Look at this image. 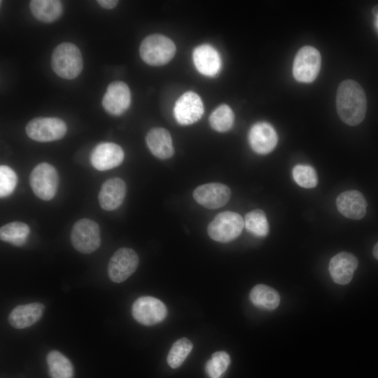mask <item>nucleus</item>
Listing matches in <instances>:
<instances>
[{
	"label": "nucleus",
	"mask_w": 378,
	"mask_h": 378,
	"mask_svg": "<svg viewBox=\"0 0 378 378\" xmlns=\"http://www.w3.org/2000/svg\"><path fill=\"white\" fill-rule=\"evenodd\" d=\"M249 298L255 307L265 310H274L280 303L278 292L265 284L255 286L250 292Z\"/></svg>",
	"instance_id": "nucleus-22"
},
{
	"label": "nucleus",
	"mask_w": 378,
	"mask_h": 378,
	"mask_svg": "<svg viewBox=\"0 0 378 378\" xmlns=\"http://www.w3.org/2000/svg\"><path fill=\"white\" fill-rule=\"evenodd\" d=\"M146 142L152 154L160 159L165 160L174 155L172 136L164 128L151 129L146 136Z\"/></svg>",
	"instance_id": "nucleus-21"
},
{
	"label": "nucleus",
	"mask_w": 378,
	"mask_h": 378,
	"mask_svg": "<svg viewBox=\"0 0 378 378\" xmlns=\"http://www.w3.org/2000/svg\"><path fill=\"white\" fill-rule=\"evenodd\" d=\"M132 314L137 322L149 326L162 322L167 315V309L158 298L142 296L133 303Z\"/></svg>",
	"instance_id": "nucleus-9"
},
{
	"label": "nucleus",
	"mask_w": 378,
	"mask_h": 378,
	"mask_svg": "<svg viewBox=\"0 0 378 378\" xmlns=\"http://www.w3.org/2000/svg\"><path fill=\"white\" fill-rule=\"evenodd\" d=\"M125 157L122 148L111 142L97 145L90 155L92 165L99 171H106L119 166Z\"/></svg>",
	"instance_id": "nucleus-14"
},
{
	"label": "nucleus",
	"mask_w": 378,
	"mask_h": 378,
	"mask_svg": "<svg viewBox=\"0 0 378 378\" xmlns=\"http://www.w3.org/2000/svg\"><path fill=\"white\" fill-rule=\"evenodd\" d=\"M193 62L197 71L206 76H214L221 68V60L217 50L208 44L197 46L193 51Z\"/></svg>",
	"instance_id": "nucleus-19"
},
{
	"label": "nucleus",
	"mask_w": 378,
	"mask_h": 378,
	"mask_svg": "<svg viewBox=\"0 0 378 378\" xmlns=\"http://www.w3.org/2000/svg\"><path fill=\"white\" fill-rule=\"evenodd\" d=\"M48 372L51 378H73L74 367L61 352L53 350L46 357Z\"/></svg>",
	"instance_id": "nucleus-24"
},
{
	"label": "nucleus",
	"mask_w": 378,
	"mask_h": 378,
	"mask_svg": "<svg viewBox=\"0 0 378 378\" xmlns=\"http://www.w3.org/2000/svg\"><path fill=\"white\" fill-rule=\"evenodd\" d=\"M176 46L167 36L154 34L146 36L141 42L139 54L142 60L151 66L167 64L174 56Z\"/></svg>",
	"instance_id": "nucleus-3"
},
{
	"label": "nucleus",
	"mask_w": 378,
	"mask_h": 378,
	"mask_svg": "<svg viewBox=\"0 0 378 378\" xmlns=\"http://www.w3.org/2000/svg\"><path fill=\"white\" fill-rule=\"evenodd\" d=\"M29 185L34 195L41 200H52L59 185V176L56 169L47 162L37 164L31 172Z\"/></svg>",
	"instance_id": "nucleus-5"
},
{
	"label": "nucleus",
	"mask_w": 378,
	"mask_h": 378,
	"mask_svg": "<svg viewBox=\"0 0 378 378\" xmlns=\"http://www.w3.org/2000/svg\"><path fill=\"white\" fill-rule=\"evenodd\" d=\"M293 177L298 185L304 188H312L318 183V176L310 165L297 164L293 169Z\"/></svg>",
	"instance_id": "nucleus-29"
},
{
	"label": "nucleus",
	"mask_w": 378,
	"mask_h": 378,
	"mask_svg": "<svg viewBox=\"0 0 378 378\" xmlns=\"http://www.w3.org/2000/svg\"><path fill=\"white\" fill-rule=\"evenodd\" d=\"M230 363V358L225 351L213 354L211 358L205 365V370L210 378H219Z\"/></svg>",
	"instance_id": "nucleus-30"
},
{
	"label": "nucleus",
	"mask_w": 378,
	"mask_h": 378,
	"mask_svg": "<svg viewBox=\"0 0 378 378\" xmlns=\"http://www.w3.org/2000/svg\"><path fill=\"white\" fill-rule=\"evenodd\" d=\"M192 347V343L186 337L176 340L167 355V360L169 365L172 368H178L189 355Z\"/></svg>",
	"instance_id": "nucleus-28"
},
{
	"label": "nucleus",
	"mask_w": 378,
	"mask_h": 378,
	"mask_svg": "<svg viewBox=\"0 0 378 378\" xmlns=\"http://www.w3.org/2000/svg\"><path fill=\"white\" fill-rule=\"evenodd\" d=\"M127 192L125 181L118 177L107 179L101 187L98 195L100 206L105 211L118 209L122 203Z\"/></svg>",
	"instance_id": "nucleus-16"
},
{
	"label": "nucleus",
	"mask_w": 378,
	"mask_h": 378,
	"mask_svg": "<svg viewBox=\"0 0 378 378\" xmlns=\"http://www.w3.org/2000/svg\"><path fill=\"white\" fill-rule=\"evenodd\" d=\"M248 141L251 148L255 153L267 154L275 148L278 136L275 130L270 124L259 122L251 128Z\"/></svg>",
	"instance_id": "nucleus-15"
},
{
	"label": "nucleus",
	"mask_w": 378,
	"mask_h": 378,
	"mask_svg": "<svg viewBox=\"0 0 378 378\" xmlns=\"http://www.w3.org/2000/svg\"><path fill=\"white\" fill-rule=\"evenodd\" d=\"M358 260L352 253L342 251L329 262V272L333 281L340 285L348 284L358 267Z\"/></svg>",
	"instance_id": "nucleus-17"
},
{
	"label": "nucleus",
	"mask_w": 378,
	"mask_h": 378,
	"mask_svg": "<svg viewBox=\"0 0 378 378\" xmlns=\"http://www.w3.org/2000/svg\"><path fill=\"white\" fill-rule=\"evenodd\" d=\"M51 66L53 71L65 79L76 78L83 69V59L79 48L71 43H62L52 52Z\"/></svg>",
	"instance_id": "nucleus-2"
},
{
	"label": "nucleus",
	"mask_w": 378,
	"mask_h": 378,
	"mask_svg": "<svg viewBox=\"0 0 378 378\" xmlns=\"http://www.w3.org/2000/svg\"><path fill=\"white\" fill-rule=\"evenodd\" d=\"M229 187L220 183H209L198 186L193 192L195 201L207 209H218L230 200Z\"/></svg>",
	"instance_id": "nucleus-13"
},
{
	"label": "nucleus",
	"mask_w": 378,
	"mask_h": 378,
	"mask_svg": "<svg viewBox=\"0 0 378 378\" xmlns=\"http://www.w3.org/2000/svg\"><path fill=\"white\" fill-rule=\"evenodd\" d=\"M18 183L15 172L8 166H0V196L5 197L10 195L15 190Z\"/></svg>",
	"instance_id": "nucleus-31"
},
{
	"label": "nucleus",
	"mask_w": 378,
	"mask_h": 378,
	"mask_svg": "<svg viewBox=\"0 0 378 378\" xmlns=\"http://www.w3.org/2000/svg\"><path fill=\"white\" fill-rule=\"evenodd\" d=\"M139 265L136 253L130 248H120L111 256L108 265V276L115 283H121L130 277Z\"/></svg>",
	"instance_id": "nucleus-10"
},
{
	"label": "nucleus",
	"mask_w": 378,
	"mask_h": 378,
	"mask_svg": "<svg viewBox=\"0 0 378 378\" xmlns=\"http://www.w3.org/2000/svg\"><path fill=\"white\" fill-rule=\"evenodd\" d=\"M29 233V225L20 221L8 223L0 228L1 239L17 246L25 244Z\"/></svg>",
	"instance_id": "nucleus-25"
},
{
	"label": "nucleus",
	"mask_w": 378,
	"mask_h": 378,
	"mask_svg": "<svg viewBox=\"0 0 378 378\" xmlns=\"http://www.w3.org/2000/svg\"><path fill=\"white\" fill-rule=\"evenodd\" d=\"M246 229L258 237H265L269 232V224L265 212L255 209L247 213L244 218Z\"/></svg>",
	"instance_id": "nucleus-27"
},
{
	"label": "nucleus",
	"mask_w": 378,
	"mask_h": 378,
	"mask_svg": "<svg viewBox=\"0 0 378 378\" xmlns=\"http://www.w3.org/2000/svg\"><path fill=\"white\" fill-rule=\"evenodd\" d=\"M29 6L33 15L43 22L56 20L62 12V4L57 0H32Z\"/></svg>",
	"instance_id": "nucleus-23"
},
{
	"label": "nucleus",
	"mask_w": 378,
	"mask_h": 378,
	"mask_svg": "<svg viewBox=\"0 0 378 378\" xmlns=\"http://www.w3.org/2000/svg\"><path fill=\"white\" fill-rule=\"evenodd\" d=\"M321 63V54L316 48L310 46H303L298 51L294 59V78L301 83H312L319 73Z\"/></svg>",
	"instance_id": "nucleus-8"
},
{
	"label": "nucleus",
	"mask_w": 378,
	"mask_h": 378,
	"mask_svg": "<svg viewBox=\"0 0 378 378\" xmlns=\"http://www.w3.org/2000/svg\"><path fill=\"white\" fill-rule=\"evenodd\" d=\"M234 118V113L231 108L226 104H222L210 115L209 124L214 130L225 132L232 127Z\"/></svg>",
	"instance_id": "nucleus-26"
},
{
	"label": "nucleus",
	"mask_w": 378,
	"mask_h": 378,
	"mask_svg": "<svg viewBox=\"0 0 378 378\" xmlns=\"http://www.w3.org/2000/svg\"><path fill=\"white\" fill-rule=\"evenodd\" d=\"M336 206L338 211L345 217L359 220L366 214L367 202L360 192L351 190L343 192L337 196Z\"/></svg>",
	"instance_id": "nucleus-18"
},
{
	"label": "nucleus",
	"mask_w": 378,
	"mask_h": 378,
	"mask_svg": "<svg viewBox=\"0 0 378 378\" xmlns=\"http://www.w3.org/2000/svg\"><path fill=\"white\" fill-rule=\"evenodd\" d=\"M70 238L76 250L85 254L91 253L101 244L99 227L91 219L81 218L74 224Z\"/></svg>",
	"instance_id": "nucleus-6"
},
{
	"label": "nucleus",
	"mask_w": 378,
	"mask_h": 378,
	"mask_svg": "<svg viewBox=\"0 0 378 378\" xmlns=\"http://www.w3.org/2000/svg\"><path fill=\"white\" fill-rule=\"evenodd\" d=\"M174 113L176 121L181 125H191L197 122L204 113L200 97L194 92H185L176 101Z\"/></svg>",
	"instance_id": "nucleus-11"
},
{
	"label": "nucleus",
	"mask_w": 378,
	"mask_h": 378,
	"mask_svg": "<svg viewBox=\"0 0 378 378\" xmlns=\"http://www.w3.org/2000/svg\"><path fill=\"white\" fill-rule=\"evenodd\" d=\"M372 254L374 257L378 260V242L373 247Z\"/></svg>",
	"instance_id": "nucleus-33"
},
{
	"label": "nucleus",
	"mask_w": 378,
	"mask_h": 378,
	"mask_svg": "<svg viewBox=\"0 0 378 378\" xmlns=\"http://www.w3.org/2000/svg\"><path fill=\"white\" fill-rule=\"evenodd\" d=\"M372 13L376 18L378 16V5L373 8Z\"/></svg>",
	"instance_id": "nucleus-34"
},
{
	"label": "nucleus",
	"mask_w": 378,
	"mask_h": 378,
	"mask_svg": "<svg viewBox=\"0 0 378 378\" xmlns=\"http://www.w3.org/2000/svg\"><path fill=\"white\" fill-rule=\"evenodd\" d=\"M131 103L129 87L122 81H114L108 85L102 99L105 111L113 115H120Z\"/></svg>",
	"instance_id": "nucleus-12"
},
{
	"label": "nucleus",
	"mask_w": 378,
	"mask_h": 378,
	"mask_svg": "<svg viewBox=\"0 0 378 378\" xmlns=\"http://www.w3.org/2000/svg\"><path fill=\"white\" fill-rule=\"evenodd\" d=\"M25 131L27 136L34 141L48 142L64 136L67 127L65 122L60 118L38 117L27 124Z\"/></svg>",
	"instance_id": "nucleus-7"
},
{
	"label": "nucleus",
	"mask_w": 378,
	"mask_h": 378,
	"mask_svg": "<svg viewBox=\"0 0 378 378\" xmlns=\"http://www.w3.org/2000/svg\"><path fill=\"white\" fill-rule=\"evenodd\" d=\"M336 108L344 123L351 126L360 124L367 110V99L361 85L351 79L340 83L337 90Z\"/></svg>",
	"instance_id": "nucleus-1"
},
{
	"label": "nucleus",
	"mask_w": 378,
	"mask_h": 378,
	"mask_svg": "<svg viewBox=\"0 0 378 378\" xmlns=\"http://www.w3.org/2000/svg\"><path fill=\"white\" fill-rule=\"evenodd\" d=\"M376 28L378 30V16L376 18V22H375Z\"/></svg>",
	"instance_id": "nucleus-35"
},
{
	"label": "nucleus",
	"mask_w": 378,
	"mask_h": 378,
	"mask_svg": "<svg viewBox=\"0 0 378 378\" xmlns=\"http://www.w3.org/2000/svg\"><path fill=\"white\" fill-rule=\"evenodd\" d=\"M244 226V221L239 214L227 211L216 215L209 224L207 232L214 241L225 243L239 237Z\"/></svg>",
	"instance_id": "nucleus-4"
},
{
	"label": "nucleus",
	"mask_w": 378,
	"mask_h": 378,
	"mask_svg": "<svg viewBox=\"0 0 378 378\" xmlns=\"http://www.w3.org/2000/svg\"><path fill=\"white\" fill-rule=\"evenodd\" d=\"M44 309V305L39 302L18 305L10 312L9 323L16 329L28 328L41 318Z\"/></svg>",
	"instance_id": "nucleus-20"
},
{
	"label": "nucleus",
	"mask_w": 378,
	"mask_h": 378,
	"mask_svg": "<svg viewBox=\"0 0 378 378\" xmlns=\"http://www.w3.org/2000/svg\"><path fill=\"white\" fill-rule=\"evenodd\" d=\"M97 3L104 8L112 9L116 6L118 1L115 0H98Z\"/></svg>",
	"instance_id": "nucleus-32"
}]
</instances>
